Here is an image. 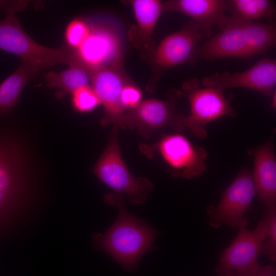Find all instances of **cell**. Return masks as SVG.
<instances>
[{
    "label": "cell",
    "mask_w": 276,
    "mask_h": 276,
    "mask_svg": "<svg viewBox=\"0 0 276 276\" xmlns=\"http://www.w3.org/2000/svg\"><path fill=\"white\" fill-rule=\"evenodd\" d=\"M63 71L57 73L50 72L44 75L47 85L50 88L57 87L56 97L61 99L69 94L86 86L91 82V69L87 67L75 57Z\"/></svg>",
    "instance_id": "obj_17"
},
{
    "label": "cell",
    "mask_w": 276,
    "mask_h": 276,
    "mask_svg": "<svg viewBox=\"0 0 276 276\" xmlns=\"http://www.w3.org/2000/svg\"><path fill=\"white\" fill-rule=\"evenodd\" d=\"M255 194L252 173L244 168L224 191L217 205L207 207L210 225L214 228L223 224L233 228H245L248 221L244 215L251 210V202Z\"/></svg>",
    "instance_id": "obj_6"
},
{
    "label": "cell",
    "mask_w": 276,
    "mask_h": 276,
    "mask_svg": "<svg viewBox=\"0 0 276 276\" xmlns=\"http://www.w3.org/2000/svg\"><path fill=\"white\" fill-rule=\"evenodd\" d=\"M72 94V105L79 112L90 111L100 104L96 94L89 85L81 87Z\"/></svg>",
    "instance_id": "obj_23"
},
{
    "label": "cell",
    "mask_w": 276,
    "mask_h": 276,
    "mask_svg": "<svg viewBox=\"0 0 276 276\" xmlns=\"http://www.w3.org/2000/svg\"><path fill=\"white\" fill-rule=\"evenodd\" d=\"M226 10L231 16L245 21H254L274 14L275 6L270 0L226 1Z\"/></svg>",
    "instance_id": "obj_21"
},
{
    "label": "cell",
    "mask_w": 276,
    "mask_h": 276,
    "mask_svg": "<svg viewBox=\"0 0 276 276\" xmlns=\"http://www.w3.org/2000/svg\"><path fill=\"white\" fill-rule=\"evenodd\" d=\"M143 93L133 81L126 84L123 88L120 102L127 111L136 108L142 102Z\"/></svg>",
    "instance_id": "obj_25"
},
{
    "label": "cell",
    "mask_w": 276,
    "mask_h": 276,
    "mask_svg": "<svg viewBox=\"0 0 276 276\" xmlns=\"http://www.w3.org/2000/svg\"><path fill=\"white\" fill-rule=\"evenodd\" d=\"M26 1H0V8L6 12L0 21V49L18 56L22 61L38 68H46L58 64L69 65L75 50L66 44L54 49L40 45L31 38L15 16L23 10Z\"/></svg>",
    "instance_id": "obj_2"
},
{
    "label": "cell",
    "mask_w": 276,
    "mask_h": 276,
    "mask_svg": "<svg viewBox=\"0 0 276 276\" xmlns=\"http://www.w3.org/2000/svg\"><path fill=\"white\" fill-rule=\"evenodd\" d=\"M240 20L245 36L249 58L266 52L275 45L276 27L273 22Z\"/></svg>",
    "instance_id": "obj_19"
},
{
    "label": "cell",
    "mask_w": 276,
    "mask_h": 276,
    "mask_svg": "<svg viewBox=\"0 0 276 276\" xmlns=\"http://www.w3.org/2000/svg\"><path fill=\"white\" fill-rule=\"evenodd\" d=\"M19 160L0 146V213L11 203L18 187Z\"/></svg>",
    "instance_id": "obj_20"
},
{
    "label": "cell",
    "mask_w": 276,
    "mask_h": 276,
    "mask_svg": "<svg viewBox=\"0 0 276 276\" xmlns=\"http://www.w3.org/2000/svg\"><path fill=\"white\" fill-rule=\"evenodd\" d=\"M75 53L78 60L91 70L109 66L123 56L118 32L103 24L90 25L87 37Z\"/></svg>",
    "instance_id": "obj_12"
},
{
    "label": "cell",
    "mask_w": 276,
    "mask_h": 276,
    "mask_svg": "<svg viewBox=\"0 0 276 276\" xmlns=\"http://www.w3.org/2000/svg\"><path fill=\"white\" fill-rule=\"evenodd\" d=\"M180 98V90L172 89L168 91L166 100L152 98L142 101L136 108L126 111L129 128H136L139 133L145 138L164 127L181 131L186 116L177 113L175 108L176 101Z\"/></svg>",
    "instance_id": "obj_10"
},
{
    "label": "cell",
    "mask_w": 276,
    "mask_h": 276,
    "mask_svg": "<svg viewBox=\"0 0 276 276\" xmlns=\"http://www.w3.org/2000/svg\"><path fill=\"white\" fill-rule=\"evenodd\" d=\"M221 30L198 47L197 58L210 61L231 57L248 59L241 21L230 16L227 25Z\"/></svg>",
    "instance_id": "obj_15"
},
{
    "label": "cell",
    "mask_w": 276,
    "mask_h": 276,
    "mask_svg": "<svg viewBox=\"0 0 276 276\" xmlns=\"http://www.w3.org/2000/svg\"><path fill=\"white\" fill-rule=\"evenodd\" d=\"M203 38L192 19L179 30L166 36L146 60L152 71L146 86L147 90L155 93L161 77L170 68L194 63L197 59L198 43Z\"/></svg>",
    "instance_id": "obj_4"
},
{
    "label": "cell",
    "mask_w": 276,
    "mask_h": 276,
    "mask_svg": "<svg viewBox=\"0 0 276 276\" xmlns=\"http://www.w3.org/2000/svg\"><path fill=\"white\" fill-rule=\"evenodd\" d=\"M131 81L124 68L123 56L109 66L91 70L92 88L104 110L100 121L102 126L129 128L126 110L121 105L120 97L123 87Z\"/></svg>",
    "instance_id": "obj_7"
},
{
    "label": "cell",
    "mask_w": 276,
    "mask_h": 276,
    "mask_svg": "<svg viewBox=\"0 0 276 276\" xmlns=\"http://www.w3.org/2000/svg\"><path fill=\"white\" fill-rule=\"evenodd\" d=\"M256 194L266 206L275 204L276 158L272 139L252 150Z\"/></svg>",
    "instance_id": "obj_16"
},
{
    "label": "cell",
    "mask_w": 276,
    "mask_h": 276,
    "mask_svg": "<svg viewBox=\"0 0 276 276\" xmlns=\"http://www.w3.org/2000/svg\"><path fill=\"white\" fill-rule=\"evenodd\" d=\"M224 276H231V275L230 273H229V274H225Z\"/></svg>",
    "instance_id": "obj_28"
},
{
    "label": "cell",
    "mask_w": 276,
    "mask_h": 276,
    "mask_svg": "<svg viewBox=\"0 0 276 276\" xmlns=\"http://www.w3.org/2000/svg\"><path fill=\"white\" fill-rule=\"evenodd\" d=\"M39 69L22 61L0 84V114L9 112L17 103L25 85L38 75Z\"/></svg>",
    "instance_id": "obj_18"
},
{
    "label": "cell",
    "mask_w": 276,
    "mask_h": 276,
    "mask_svg": "<svg viewBox=\"0 0 276 276\" xmlns=\"http://www.w3.org/2000/svg\"><path fill=\"white\" fill-rule=\"evenodd\" d=\"M224 0H169L163 3V12H175L190 17L203 38H210L213 28L222 30L227 25L229 16L224 11Z\"/></svg>",
    "instance_id": "obj_13"
},
{
    "label": "cell",
    "mask_w": 276,
    "mask_h": 276,
    "mask_svg": "<svg viewBox=\"0 0 276 276\" xmlns=\"http://www.w3.org/2000/svg\"><path fill=\"white\" fill-rule=\"evenodd\" d=\"M136 24L128 32V38L141 58L146 60L155 47L152 36L163 12V2L159 0H130Z\"/></svg>",
    "instance_id": "obj_14"
},
{
    "label": "cell",
    "mask_w": 276,
    "mask_h": 276,
    "mask_svg": "<svg viewBox=\"0 0 276 276\" xmlns=\"http://www.w3.org/2000/svg\"><path fill=\"white\" fill-rule=\"evenodd\" d=\"M104 200L117 207L118 216L105 233L94 234L93 240L98 248L108 254L122 267L132 270L144 254L152 249L159 233L127 211L122 195L109 193L104 196Z\"/></svg>",
    "instance_id": "obj_1"
},
{
    "label": "cell",
    "mask_w": 276,
    "mask_h": 276,
    "mask_svg": "<svg viewBox=\"0 0 276 276\" xmlns=\"http://www.w3.org/2000/svg\"><path fill=\"white\" fill-rule=\"evenodd\" d=\"M268 211L266 207L261 220L253 231L240 229L235 240L219 255L215 270L217 276L246 271L259 266V254L268 230Z\"/></svg>",
    "instance_id": "obj_9"
},
{
    "label": "cell",
    "mask_w": 276,
    "mask_h": 276,
    "mask_svg": "<svg viewBox=\"0 0 276 276\" xmlns=\"http://www.w3.org/2000/svg\"><path fill=\"white\" fill-rule=\"evenodd\" d=\"M268 211V230L261 253L267 256L272 262L276 261V206H266Z\"/></svg>",
    "instance_id": "obj_24"
},
{
    "label": "cell",
    "mask_w": 276,
    "mask_h": 276,
    "mask_svg": "<svg viewBox=\"0 0 276 276\" xmlns=\"http://www.w3.org/2000/svg\"><path fill=\"white\" fill-rule=\"evenodd\" d=\"M198 79H191L182 85L181 98H186L190 105V114L185 117L183 125L196 137L203 139L208 133L206 126L224 116L235 117L237 114L226 98L223 90L211 87H200Z\"/></svg>",
    "instance_id": "obj_5"
},
{
    "label": "cell",
    "mask_w": 276,
    "mask_h": 276,
    "mask_svg": "<svg viewBox=\"0 0 276 276\" xmlns=\"http://www.w3.org/2000/svg\"><path fill=\"white\" fill-rule=\"evenodd\" d=\"M118 128L113 126L107 144L95 165L93 171L117 194H125L129 203H143L154 188L148 179L135 177L130 172L122 157L118 137Z\"/></svg>",
    "instance_id": "obj_3"
},
{
    "label": "cell",
    "mask_w": 276,
    "mask_h": 276,
    "mask_svg": "<svg viewBox=\"0 0 276 276\" xmlns=\"http://www.w3.org/2000/svg\"><path fill=\"white\" fill-rule=\"evenodd\" d=\"M201 84L204 87L223 90L233 87L247 88L268 96L276 84V61L263 59L247 70L241 72L233 74L216 72L203 78Z\"/></svg>",
    "instance_id": "obj_11"
},
{
    "label": "cell",
    "mask_w": 276,
    "mask_h": 276,
    "mask_svg": "<svg viewBox=\"0 0 276 276\" xmlns=\"http://www.w3.org/2000/svg\"><path fill=\"white\" fill-rule=\"evenodd\" d=\"M231 276H276L275 266L269 264L249 270L235 271L230 273Z\"/></svg>",
    "instance_id": "obj_26"
},
{
    "label": "cell",
    "mask_w": 276,
    "mask_h": 276,
    "mask_svg": "<svg viewBox=\"0 0 276 276\" xmlns=\"http://www.w3.org/2000/svg\"><path fill=\"white\" fill-rule=\"evenodd\" d=\"M275 91H274L273 95L272 96V103L271 105V108L274 109L276 106V101H275Z\"/></svg>",
    "instance_id": "obj_27"
},
{
    "label": "cell",
    "mask_w": 276,
    "mask_h": 276,
    "mask_svg": "<svg viewBox=\"0 0 276 276\" xmlns=\"http://www.w3.org/2000/svg\"><path fill=\"white\" fill-rule=\"evenodd\" d=\"M140 149L148 156H152L154 151H158L171 167L175 177L181 175L192 179L206 169L207 151L193 145L186 136L179 133L166 135L153 145L142 144Z\"/></svg>",
    "instance_id": "obj_8"
},
{
    "label": "cell",
    "mask_w": 276,
    "mask_h": 276,
    "mask_svg": "<svg viewBox=\"0 0 276 276\" xmlns=\"http://www.w3.org/2000/svg\"><path fill=\"white\" fill-rule=\"evenodd\" d=\"M90 25L80 18H75L67 25L64 32L66 45L73 50H77L87 37Z\"/></svg>",
    "instance_id": "obj_22"
}]
</instances>
